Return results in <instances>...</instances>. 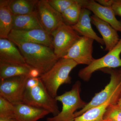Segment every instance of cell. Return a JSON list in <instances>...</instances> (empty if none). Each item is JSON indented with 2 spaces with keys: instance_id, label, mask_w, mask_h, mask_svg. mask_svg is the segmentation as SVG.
<instances>
[{
  "instance_id": "32",
  "label": "cell",
  "mask_w": 121,
  "mask_h": 121,
  "mask_svg": "<svg viewBox=\"0 0 121 121\" xmlns=\"http://www.w3.org/2000/svg\"></svg>"
},
{
  "instance_id": "31",
  "label": "cell",
  "mask_w": 121,
  "mask_h": 121,
  "mask_svg": "<svg viewBox=\"0 0 121 121\" xmlns=\"http://www.w3.org/2000/svg\"><path fill=\"white\" fill-rule=\"evenodd\" d=\"M17 121V119H15V118H13V119H11V121Z\"/></svg>"
},
{
  "instance_id": "17",
  "label": "cell",
  "mask_w": 121,
  "mask_h": 121,
  "mask_svg": "<svg viewBox=\"0 0 121 121\" xmlns=\"http://www.w3.org/2000/svg\"><path fill=\"white\" fill-rule=\"evenodd\" d=\"M121 95L114 96L105 103L88 110L72 121H104V114L110 104H117Z\"/></svg>"
},
{
  "instance_id": "30",
  "label": "cell",
  "mask_w": 121,
  "mask_h": 121,
  "mask_svg": "<svg viewBox=\"0 0 121 121\" xmlns=\"http://www.w3.org/2000/svg\"><path fill=\"white\" fill-rule=\"evenodd\" d=\"M12 119H8L7 118H0V121H10Z\"/></svg>"
},
{
  "instance_id": "24",
  "label": "cell",
  "mask_w": 121,
  "mask_h": 121,
  "mask_svg": "<svg viewBox=\"0 0 121 121\" xmlns=\"http://www.w3.org/2000/svg\"><path fill=\"white\" fill-rule=\"evenodd\" d=\"M104 121H121V109L117 104H110L107 108L104 117Z\"/></svg>"
},
{
  "instance_id": "9",
  "label": "cell",
  "mask_w": 121,
  "mask_h": 121,
  "mask_svg": "<svg viewBox=\"0 0 121 121\" xmlns=\"http://www.w3.org/2000/svg\"><path fill=\"white\" fill-rule=\"evenodd\" d=\"M37 16L44 30L49 35L64 23L61 13L56 10L47 0L38 1L36 5Z\"/></svg>"
},
{
  "instance_id": "5",
  "label": "cell",
  "mask_w": 121,
  "mask_h": 121,
  "mask_svg": "<svg viewBox=\"0 0 121 121\" xmlns=\"http://www.w3.org/2000/svg\"><path fill=\"white\" fill-rule=\"evenodd\" d=\"M101 70L110 74L109 83L103 90L95 94L90 102L74 114V118L80 116L91 108L105 103L114 96L121 95V69H104Z\"/></svg>"
},
{
  "instance_id": "15",
  "label": "cell",
  "mask_w": 121,
  "mask_h": 121,
  "mask_svg": "<svg viewBox=\"0 0 121 121\" xmlns=\"http://www.w3.org/2000/svg\"><path fill=\"white\" fill-rule=\"evenodd\" d=\"M16 45L9 39H0V62L26 64L23 56Z\"/></svg>"
},
{
  "instance_id": "6",
  "label": "cell",
  "mask_w": 121,
  "mask_h": 121,
  "mask_svg": "<svg viewBox=\"0 0 121 121\" xmlns=\"http://www.w3.org/2000/svg\"><path fill=\"white\" fill-rule=\"evenodd\" d=\"M121 39L113 48L100 58L95 59L90 65L81 69L78 73L80 78L87 81L92 74L98 70L113 69L121 67Z\"/></svg>"
},
{
  "instance_id": "27",
  "label": "cell",
  "mask_w": 121,
  "mask_h": 121,
  "mask_svg": "<svg viewBox=\"0 0 121 121\" xmlns=\"http://www.w3.org/2000/svg\"><path fill=\"white\" fill-rule=\"evenodd\" d=\"M98 3L104 7H111L113 0H97Z\"/></svg>"
},
{
  "instance_id": "18",
  "label": "cell",
  "mask_w": 121,
  "mask_h": 121,
  "mask_svg": "<svg viewBox=\"0 0 121 121\" xmlns=\"http://www.w3.org/2000/svg\"><path fill=\"white\" fill-rule=\"evenodd\" d=\"M13 15L7 0H0V39H8L13 29Z\"/></svg>"
},
{
  "instance_id": "26",
  "label": "cell",
  "mask_w": 121,
  "mask_h": 121,
  "mask_svg": "<svg viewBox=\"0 0 121 121\" xmlns=\"http://www.w3.org/2000/svg\"><path fill=\"white\" fill-rule=\"evenodd\" d=\"M111 8L115 16L121 17V0H113Z\"/></svg>"
},
{
  "instance_id": "3",
  "label": "cell",
  "mask_w": 121,
  "mask_h": 121,
  "mask_svg": "<svg viewBox=\"0 0 121 121\" xmlns=\"http://www.w3.org/2000/svg\"><path fill=\"white\" fill-rule=\"evenodd\" d=\"M78 64L70 59H59L51 69L39 78L50 95L54 98L57 96L58 90L61 85L71 82L70 73Z\"/></svg>"
},
{
  "instance_id": "19",
  "label": "cell",
  "mask_w": 121,
  "mask_h": 121,
  "mask_svg": "<svg viewBox=\"0 0 121 121\" xmlns=\"http://www.w3.org/2000/svg\"><path fill=\"white\" fill-rule=\"evenodd\" d=\"M32 68L27 64H18L0 62V79L16 76H29Z\"/></svg>"
},
{
  "instance_id": "21",
  "label": "cell",
  "mask_w": 121,
  "mask_h": 121,
  "mask_svg": "<svg viewBox=\"0 0 121 121\" xmlns=\"http://www.w3.org/2000/svg\"><path fill=\"white\" fill-rule=\"evenodd\" d=\"M9 9L13 15L30 14L35 12L37 0H7Z\"/></svg>"
},
{
  "instance_id": "16",
  "label": "cell",
  "mask_w": 121,
  "mask_h": 121,
  "mask_svg": "<svg viewBox=\"0 0 121 121\" xmlns=\"http://www.w3.org/2000/svg\"><path fill=\"white\" fill-rule=\"evenodd\" d=\"M15 106V118L19 121H38L43 118L50 112L23 103Z\"/></svg>"
},
{
  "instance_id": "1",
  "label": "cell",
  "mask_w": 121,
  "mask_h": 121,
  "mask_svg": "<svg viewBox=\"0 0 121 121\" xmlns=\"http://www.w3.org/2000/svg\"><path fill=\"white\" fill-rule=\"evenodd\" d=\"M23 56L26 63L39 70L41 75L48 71L59 60L52 48L39 44L13 43Z\"/></svg>"
},
{
  "instance_id": "13",
  "label": "cell",
  "mask_w": 121,
  "mask_h": 121,
  "mask_svg": "<svg viewBox=\"0 0 121 121\" xmlns=\"http://www.w3.org/2000/svg\"><path fill=\"white\" fill-rule=\"evenodd\" d=\"M91 23L96 27L102 36L105 45V51L109 52L112 50L120 40L117 31L109 24L95 15L91 16Z\"/></svg>"
},
{
  "instance_id": "20",
  "label": "cell",
  "mask_w": 121,
  "mask_h": 121,
  "mask_svg": "<svg viewBox=\"0 0 121 121\" xmlns=\"http://www.w3.org/2000/svg\"><path fill=\"white\" fill-rule=\"evenodd\" d=\"M42 29L36 11L31 13L22 15H13V29L28 30Z\"/></svg>"
},
{
  "instance_id": "29",
  "label": "cell",
  "mask_w": 121,
  "mask_h": 121,
  "mask_svg": "<svg viewBox=\"0 0 121 121\" xmlns=\"http://www.w3.org/2000/svg\"><path fill=\"white\" fill-rule=\"evenodd\" d=\"M117 104L118 106V107L121 109V97L119 98V99H118Z\"/></svg>"
},
{
  "instance_id": "8",
  "label": "cell",
  "mask_w": 121,
  "mask_h": 121,
  "mask_svg": "<svg viewBox=\"0 0 121 121\" xmlns=\"http://www.w3.org/2000/svg\"><path fill=\"white\" fill-rule=\"evenodd\" d=\"M29 76H16L0 80V96L13 105L23 103Z\"/></svg>"
},
{
  "instance_id": "25",
  "label": "cell",
  "mask_w": 121,
  "mask_h": 121,
  "mask_svg": "<svg viewBox=\"0 0 121 121\" xmlns=\"http://www.w3.org/2000/svg\"><path fill=\"white\" fill-rule=\"evenodd\" d=\"M48 2L56 10L61 14L79 0H47Z\"/></svg>"
},
{
  "instance_id": "10",
  "label": "cell",
  "mask_w": 121,
  "mask_h": 121,
  "mask_svg": "<svg viewBox=\"0 0 121 121\" xmlns=\"http://www.w3.org/2000/svg\"><path fill=\"white\" fill-rule=\"evenodd\" d=\"M8 39L13 43L39 44L53 48L52 40L50 35L42 29L28 30L12 29Z\"/></svg>"
},
{
  "instance_id": "12",
  "label": "cell",
  "mask_w": 121,
  "mask_h": 121,
  "mask_svg": "<svg viewBox=\"0 0 121 121\" xmlns=\"http://www.w3.org/2000/svg\"><path fill=\"white\" fill-rule=\"evenodd\" d=\"M82 8L89 9L99 19L108 23L117 31L121 33V21L117 19L111 7H104L95 0H82Z\"/></svg>"
},
{
  "instance_id": "4",
  "label": "cell",
  "mask_w": 121,
  "mask_h": 121,
  "mask_svg": "<svg viewBox=\"0 0 121 121\" xmlns=\"http://www.w3.org/2000/svg\"><path fill=\"white\" fill-rule=\"evenodd\" d=\"M81 84L77 82L69 91L55 98L56 101L62 104V110L58 114L49 117L47 121H72L74 118V114L78 109L83 108L87 103L83 101L80 96Z\"/></svg>"
},
{
  "instance_id": "23",
  "label": "cell",
  "mask_w": 121,
  "mask_h": 121,
  "mask_svg": "<svg viewBox=\"0 0 121 121\" xmlns=\"http://www.w3.org/2000/svg\"><path fill=\"white\" fill-rule=\"evenodd\" d=\"M15 106L0 96V118H15Z\"/></svg>"
},
{
  "instance_id": "14",
  "label": "cell",
  "mask_w": 121,
  "mask_h": 121,
  "mask_svg": "<svg viewBox=\"0 0 121 121\" xmlns=\"http://www.w3.org/2000/svg\"><path fill=\"white\" fill-rule=\"evenodd\" d=\"M91 12L89 9L82 8L78 22L72 26V27L79 35L93 39L101 45H104L102 38L99 37L92 28L90 16Z\"/></svg>"
},
{
  "instance_id": "22",
  "label": "cell",
  "mask_w": 121,
  "mask_h": 121,
  "mask_svg": "<svg viewBox=\"0 0 121 121\" xmlns=\"http://www.w3.org/2000/svg\"><path fill=\"white\" fill-rule=\"evenodd\" d=\"M82 0L71 5L61 14L64 23L70 26H73L78 22L82 8L81 4Z\"/></svg>"
},
{
  "instance_id": "28",
  "label": "cell",
  "mask_w": 121,
  "mask_h": 121,
  "mask_svg": "<svg viewBox=\"0 0 121 121\" xmlns=\"http://www.w3.org/2000/svg\"><path fill=\"white\" fill-rule=\"evenodd\" d=\"M41 75V73L39 70L33 68L30 70L29 75L30 78H39Z\"/></svg>"
},
{
  "instance_id": "11",
  "label": "cell",
  "mask_w": 121,
  "mask_h": 121,
  "mask_svg": "<svg viewBox=\"0 0 121 121\" xmlns=\"http://www.w3.org/2000/svg\"><path fill=\"white\" fill-rule=\"evenodd\" d=\"M93 39L81 36L63 58L70 59L79 64L87 66L95 60L93 56Z\"/></svg>"
},
{
  "instance_id": "7",
  "label": "cell",
  "mask_w": 121,
  "mask_h": 121,
  "mask_svg": "<svg viewBox=\"0 0 121 121\" xmlns=\"http://www.w3.org/2000/svg\"><path fill=\"white\" fill-rule=\"evenodd\" d=\"M54 53L58 58H63L81 36L71 26L64 23L52 33Z\"/></svg>"
},
{
  "instance_id": "2",
  "label": "cell",
  "mask_w": 121,
  "mask_h": 121,
  "mask_svg": "<svg viewBox=\"0 0 121 121\" xmlns=\"http://www.w3.org/2000/svg\"><path fill=\"white\" fill-rule=\"evenodd\" d=\"M57 101L50 95L39 78L29 77L24 93L23 103L43 109L56 116L60 113Z\"/></svg>"
}]
</instances>
